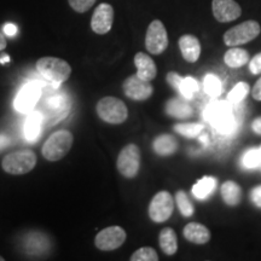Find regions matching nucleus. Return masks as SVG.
Instances as JSON below:
<instances>
[{"label": "nucleus", "instance_id": "33", "mask_svg": "<svg viewBox=\"0 0 261 261\" xmlns=\"http://www.w3.org/2000/svg\"><path fill=\"white\" fill-rule=\"evenodd\" d=\"M96 2L97 0H68L70 8L74 11L79 12V14H84V12L89 11Z\"/></svg>", "mask_w": 261, "mask_h": 261}, {"label": "nucleus", "instance_id": "42", "mask_svg": "<svg viewBox=\"0 0 261 261\" xmlns=\"http://www.w3.org/2000/svg\"><path fill=\"white\" fill-rule=\"evenodd\" d=\"M8 62H10V57L8 56V55H4L3 57H0V63H2V64L8 63Z\"/></svg>", "mask_w": 261, "mask_h": 261}, {"label": "nucleus", "instance_id": "8", "mask_svg": "<svg viewBox=\"0 0 261 261\" xmlns=\"http://www.w3.org/2000/svg\"><path fill=\"white\" fill-rule=\"evenodd\" d=\"M174 211V198L168 191H160L149 204V217L154 223L167 221Z\"/></svg>", "mask_w": 261, "mask_h": 261}, {"label": "nucleus", "instance_id": "38", "mask_svg": "<svg viewBox=\"0 0 261 261\" xmlns=\"http://www.w3.org/2000/svg\"><path fill=\"white\" fill-rule=\"evenodd\" d=\"M252 97L255 100H261V77L256 81L252 89Z\"/></svg>", "mask_w": 261, "mask_h": 261}, {"label": "nucleus", "instance_id": "39", "mask_svg": "<svg viewBox=\"0 0 261 261\" xmlns=\"http://www.w3.org/2000/svg\"><path fill=\"white\" fill-rule=\"evenodd\" d=\"M252 129L256 133V135L261 136V116L256 117V119L252 122Z\"/></svg>", "mask_w": 261, "mask_h": 261}, {"label": "nucleus", "instance_id": "22", "mask_svg": "<svg viewBox=\"0 0 261 261\" xmlns=\"http://www.w3.org/2000/svg\"><path fill=\"white\" fill-rule=\"evenodd\" d=\"M159 243L161 247L162 252L166 255H174L178 250V238L177 233L171 227L162 228L159 236Z\"/></svg>", "mask_w": 261, "mask_h": 261}, {"label": "nucleus", "instance_id": "31", "mask_svg": "<svg viewBox=\"0 0 261 261\" xmlns=\"http://www.w3.org/2000/svg\"><path fill=\"white\" fill-rule=\"evenodd\" d=\"M173 129L187 138H194L203 130V125L202 123H177L173 127Z\"/></svg>", "mask_w": 261, "mask_h": 261}, {"label": "nucleus", "instance_id": "15", "mask_svg": "<svg viewBox=\"0 0 261 261\" xmlns=\"http://www.w3.org/2000/svg\"><path fill=\"white\" fill-rule=\"evenodd\" d=\"M212 12L220 23H228L240 18L242 9L234 0H212Z\"/></svg>", "mask_w": 261, "mask_h": 261}, {"label": "nucleus", "instance_id": "1", "mask_svg": "<svg viewBox=\"0 0 261 261\" xmlns=\"http://www.w3.org/2000/svg\"><path fill=\"white\" fill-rule=\"evenodd\" d=\"M37 70L55 89L69 79L71 74L69 63L57 57H42L38 60Z\"/></svg>", "mask_w": 261, "mask_h": 261}, {"label": "nucleus", "instance_id": "44", "mask_svg": "<svg viewBox=\"0 0 261 261\" xmlns=\"http://www.w3.org/2000/svg\"><path fill=\"white\" fill-rule=\"evenodd\" d=\"M259 148H260V150H261V145H260V146H259Z\"/></svg>", "mask_w": 261, "mask_h": 261}, {"label": "nucleus", "instance_id": "17", "mask_svg": "<svg viewBox=\"0 0 261 261\" xmlns=\"http://www.w3.org/2000/svg\"><path fill=\"white\" fill-rule=\"evenodd\" d=\"M135 64L137 67V75L140 79L151 83L158 75V67H156L154 60L144 52L136 54Z\"/></svg>", "mask_w": 261, "mask_h": 261}, {"label": "nucleus", "instance_id": "21", "mask_svg": "<svg viewBox=\"0 0 261 261\" xmlns=\"http://www.w3.org/2000/svg\"><path fill=\"white\" fill-rule=\"evenodd\" d=\"M221 196L227 205L236 207L242 201V189L236 181L226 180L221 185Z\"/></svg>", "mask_w": 261, "mask_h": 261}, {"label": "nucleus", "instance_id": "2", "mask_svg": "<svg viewBox=\"0 0 261 261\" xmlns=\"http://www.w3.org/2000/svg\"><path fill=\"white\" fill-rule=\"evenodd\" d=\"M204 119L223 135H228L236 128V119L228 103L215 100L208 104L203 112Z\"/></svg>", "mask_w": 261, "mask_h": 261}, {"label": "nucleus", "instance_id": "36", "mask_svg": "<svg viewBox=\"0 0 261 261\" xmlns=\"http://www.w3.org/2000/svg\"><path fill=\"white\" fill-rule=\"evenodd\" d=\"M250 201H252L256 207L261 208V185L255 187L252 191H250Z\"/></svg>", "mask_w": 261, "mask_h": 261}, {"label": "nucleus", "instance_id": "4", "mask_svg": "<svg viewBox=\"0 0 261 261\" xmlns=\"http://www.w3.org/2000/svg\"><path fill=\"white\" fill-rule=\"evenodd\" d=\"M37 166V155L33 150L23 149L10 152L3 159L2 167L12 175H22L32 172Z\"/></svg>", "mask_w": 261, "mask_h": 261}, {"label": "nucleus", "instance_id": "7", "mask_svg": "<svg viewBox=\"0 0 261 261\" xmlns=\"http://www.w3.org/2000/svg\"><path fill=\"white\" fill-rule=\"evenodd\" d=\"M140 149L136 144H128L120 151L117 156L116 167L120 174L127 179H133L138 174L140 168Z\"/></svg>", "mask_w": 261, "mask_h": 261}, {"label": "nucleus", "instance_id": "13", "mask_svg": "<svg viewBox=\"0 0 261 261\" xmlns=\"http://www.w3.org/2000/svg\"><path fill=\"white\" fill-rule=\"evenodd\" d=\"M70 100L65 93L57 92L51 94L46 99V108L50 112V116H48V125L52 126L55 123L60 122L62 119L69 114L70 110Z\"/></svg>", "mask_w": 261, "mask_h": 261}, {"label": "nucleus", "instance_id": "11", "mask_svg": "<svg viewBox=\"0 0 261 261\" xmlns=\"http://www.w3.org/2000/svg\"><path fill=\"white\" fill-rule=\"evenodd\" d=\"M122 89L127 98L137 100V102H144L154 93V87L150 84V81L140 79L137 74L130 75L123 81Z\"/></svg>", "mask_w": 261, "mask_h": 261}, {"label": "nucleus", "instance_id": "40", "mask_svg": "<svg viewBox=\"0 0 261 261\" xmlns=\"http://www.w3.org/2000/svg\"><path fill=\"white\" fill-rule=\"evenodd\" d=\"M8 46V40H6V35L3 32H0V52L5 50Z\"/></svg>", "mask_w": 261, "mask_h": 261}, {"label": "nucleus", "instance_id": "27", "mask_svg": "<svg viewBox=\"0 0 261 261\" xmlns=\"http://www.w3.org/2000/svg\"><path fill=\"white\" fill-rule=\"evenodd\" d=\"M204 92L212 98H218L223 92V84L214 74H207L203 79Z\"/></svg>", "mask_w": 261, "mask_h": 261}, {"label": "nucleus", "instance_id": "18", "mask_svg": "<svg viewBox=\"0 0 261 261\" xmlns=\"http://www.w3.org/2000/svg\"><path fill=\"white\" fill-rule=\"evenodd\" d=\"M182 236L191 243L205 244L211 240V231L200 223H189L182 230Z\"/></svg>", "mask_w": 261, "mask_h": 261}, {"label": "nucleus", "instance_id": "12", "mask_svg": "<svg viewBox=\"0 0 261 261\" xmlns=\"http://www.w3.org/2000/svg\"><path fill=\"white\" fill-rule=\"evenodd\" d=\"M41 97V87L37 81H31L25 84L19 90L15 98V108L19 113H29L34 109Z\"/></svg>", "mask_w": 261, "mask_h": 261}, {"label": "nucleus", "instance_id": "26", "mask_svg": "<svg viewBox=\"0 0 261 261\" xmlns=\"http://www.w3.org/2000/svg\"><path fill=\"white\" fill-rule=\"evenodd\" d=\"M241 163L246 169L261 167V150L260 148H250L243 152Z\"/></svg>", "mask_w": 261, "mask_h": 261}, {"label": "nucleus", "instance_id": "20", "mask_svg": "<svg viewBox=\"0 0 261 261\" xmlns=\"http://www.w3.org/2000/svg\"><path fill=\"white\" fill-rule=\"evenodd\" d=\"M152 149L160 156H169L178 150V142L171 135H161L154 139Z\"/></svg>", "mask_w": 261, "mask_h": 261}, {"label": "nucleus", "instance_id": "32", "mask_svg": "<svg viewBox=\"0 0 261 261\" xmlns=\"http://www.w3.org/2000/svg\"><path fill=\"white\" fill-rule=\"evenodd\" d=\"M130 261H158L159 255L156 253V250L151 247H143L139 248L138 250H136L132 254V256L129 257Z\"/></svg>", "mask_w": 261, "mask_h": 261}, {"label": "nucleus", "instance_id": "19", "mask_svg": "<svg viewBox=\"0 0 261 261\" xmlns=\"http://www.w3.org/2000/svg\"><path fill=\"white\" fill-rule=\"evenodd\" d=\"M185 100L180 99V98H171V99L166 103L165 107L167 115L175 117V119L179 120L190 119L192 114H194V110H192L190 104L185 102Z\"/></svg>", "mask_w": 261, "mask_h": 261}, {"label": "nucleus", "instance_id": "35", "mask_svg": "<svg viewBox=\"0 0 261 261\" xmlns=\"http://www.w3.org/2000/svg\"><path fill=\"white\" fill-rule=\"evenodd\" d=\"M248 64H249V70L252 71V74L254 75L261 74V52L256 54L252 60H249Z\"/></svg>", "mask_w": 261, "mask_h": 261}, {"label": "nucleus", "instance_id": "16", "mask_svg": "<svg viewBox=\"0 0 261 261\" xmlns=\"http://www.w3.org/2000/svg\"><path fill=\"white\" fill-rule=\"evenodd\" d=\"M181 56L189 63H195L201 56V42L195 35L185 34L178 41Z\"/></svg>", "mask_w": 261, "mask_h": 261}, {"label": "nucleus", "instance_id": "28", "mask_svg": "<svg viewBox=\"0 0 261 261\" xmlns=\"http://www.w3.org/2000/svg\"><path fill=\"white\" fill-rule=\"evenodd\" d=\"M175 203H177L179 212H180L182 217L185 218H190L195 214V207L192 204V202L189 198L188 194L185 191L179 190L175 194Z\"/></svg>", "mask_w": 261, "mask_h": 261}, {"label": "nucleus", "instance_id": "5", "mask_svg": "<svg viewBox=\"0 0 261 261\" xmlns=\"http://www.w3.org/2000/svg\"><path fill=\"white\" fill-rule=\"evenodd\" d=\"M96 112L104 122L120 125L128 117V109L125 102L115 97H104L97 103Z\"/></svg>", "mask_w": 261, "mask_h": 261}, {"label": "nucleus", "instance_id": "41", "mask_svg": "<svg viewBox=\"0 0 261 261\" xmlns=\"http://www.w3.org/2000/svg\"><path fill=\"white\" fill-rule=\"evenodd\" d=\"M9 143H10V140H9L8 137H5V136H3V135H0V150L4 149L5 146H8V145H9Z\"/></svg>", "mask_w": 261, "mask_h": 261}, {"label": "nucleus", "instance_id": "29", "mask_svg": "<svg viewBox=\"0 0 261 261\" xmlns=\"http://www.w3.org/2000/svg\"><path fill=\"white\" fill-rule=\"evenodd\" d=\"M249 91H250L249 85L244 83V81H240V83L234 85L233 89L228 92L227 98H226L227 103L232 104V106L233 104L241 103L242 100H244V98L248 96Z\"/></svg>", "mask_w": 261, "mask_h": 261}, {"label": "nucleus", "instance_id": "30", "mask_svg": "<svg viewBox=\"0 0 261 261\" xmlns=\"http://www.w3.org/2000/svg\"><path fill=\"white\" fill-rule=\"evenodd\" d=\"M200 86H198L197 80L194 79L192 76H187L184 77L180 84V87H179L178 92L181 94V97L187 100H191L194 98L195 93L197 92Z\"/></svg>", "mask_w": 261, "mask_h": 261}, {"label": "nucleus", "instance_id": "24", "mask_svg": "<svg viewBox=\"0 0 261 261\" xmlns=\"http://www.w3.org/2000/svg\"><path fill=\"white\" fill-rule=\"evenodd\" d=\"M215 188H217V179L214 177H205L201 178L196 184L192 187L191 191L192 195L195 196L197 200L203 201L207 200L210 196L215 191Z\"/></svg>", "mask_w": 261, "mask_h": 261}, {"label": "nucleus", "instance_id": "43", "mask_svg": "<svg viewBox=\"0 0 261 261\" xmlns=\"http://www.w3.org/2000/svg\"><path fill=\"white\" fill-rule=\"evenodd\" d=\"M4 260H5V259H4V257H3L2 255H0V261H4Z\"/></svg>", "mask_w": 261, "mask_h": 261}, {"label": "nucleus", "instance_id": "9", "mask_svg": "<svg viewBox=\"0 0 261 261\" xmlns=\"http://www.w3.org/2000/svg\"><path fill=\"white\" fill-rule=\"evenodd\" d=\"M145 47L152 55H161L167 50L168 34L160 19H154L149 24L145 35Z\"/></svg>", "mask_w": 261, "mask_h": 261}, {"label": "nucleus", "instance_id": "23", "mask_svg": "<svg viewBox=\"0 0 261 261\" xmlns=\"http://www.w3.org/2000/svg\"><path fill=\"white\" fill-rule=\"evenodd\" d=\"M250 60L249 52L238 46L231 47L224 55V62L230 68H241Z\"/></svg>", "mask_w": 261, "mask_h": 261}, {"label": "nucleus", "instance_id": "37", "mask_svg": "<svg viewBox=\"0 0 261 261\" xmlns=\"http://www.w3.org/2000/svg\"><path fill=\"white\" fill-rule=\"evenodd\" d=\"M17 31V27L14 23H6L4 28H3V33H4L6 37H15Z\"/></svg>", "mask_w": 261, "mask_h": 261}, {"label": "nucleus", "instance_id": "6", "mask_svg": "<svg viewBox=\"0 0 261 261\" xmlns=\"http://www.w3.org/2000/svg\"><path fill=\"white\" fill-rule=\"evenodd\" d=\"M261 33V27L256 21L249 19V21L242 22V23L230 28L224 34V42L227 46H241L247 42L254 40L259 37Z\"/></svg>", "mask_w": 261, "mask_h": 261}, {"label": "nucleus", "instance_id": "34", "mask_svg": "<svg viewBox=\"0 0 261 261\" xmlns=\"http://www.w3.org/2000/svg\"><path fill=\"white\" fill-rule=\"evenodd\" d=\"M166 79H167V83L173 90L179 91V87H180V84L184 77L180 76L178 73H175V71H169Z\"/></svg>", "mask_w": 261, "mask_h": 261}, {"label": "nucleus", "instance_id": "25", "mask_svg": "<svg viewBox=\"0 0 261 261\" xmlns=\"http://www.w3.org/2000/svg\"><path fill=\"white\" fill-rule=\"evenodd\" d=\"M44 121V117L40 113L34 112L28 116L24 125V136L29 142H35L39 138L41 132V125Z\"/></svg>", "mask_w": 261, "mask_h": 261}, {"label": "nucleus", "instance_id": "10", "mask_svg": "<svg viewBox=\"0 0 261 261\" xmlns=\"http://www.w3.org/2000/svg\"><path fill=\"white\" fill-rule=\"evenodd\" d=\"M126 238V231L121 226H109L98 232L94 238V244L99 250L110 252L121 247Z\"/></svg>", "mask_w": 261, "mask_h": 261}, {"label": "nucleus", "instance_id": "3", "mask_svg": "<svg viewBox=\"0 0 261 261\" xmlns=\"http://www.w3.org/2000/svg\"><path fill=\"white\" fill-rule=\"evenodd\" d=\"M74 136L67 129H61L52 133L42 146L41 152L47 161H60L69 152L73 146Z\"/></svg>", "mask_w": 261, "mask_h": 261}, {"label": "nucleus", "instance_id": "14", "mask_svg": "<svg viewBox=\"0 0 261 261\" xmlns=\"http://www.w3.org/2000/svg\"><path fill=\"white\" fill-rule=\"evenodd\" d=\"M114 22V8L110 4L102 3L94 10L91 18V28L96 34L104 35L110 32Z\"/></svg>", "mask_w": 261, "mask_h": 261}]
</instances>
